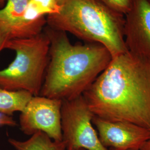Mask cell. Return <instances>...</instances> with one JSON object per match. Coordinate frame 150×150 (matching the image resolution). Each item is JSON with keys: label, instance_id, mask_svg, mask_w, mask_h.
Here are the masks:
<instances>
[{"label": "cell", "instance_id": "14", "mask_svg": "<svg viewBox=\"0 0 150 150\" xmlns=\"http://www.w3.org/2000/svg\"><path fill=\"white\" fill-rule=\"evenodd\" d=\"M10 39L9 33L4 28H0V52L5 49L6 43Z\"/></svg>", "mask_w": 150, "mask_h": 150}, {"label": "cell", "instance_id": "8", "mask_svg": "<svg viewBox=\"0 0 150 150\" xmlns=\"http://www.w3.org/2000/svg\"><path fill=\"white\" fill-rule=\"evenodd\" d=\"M95 126L101 144L108 149L139 150L150 139V131L133 123L112 122L94 116Z\"/></svg>", "mask_w": 150, "mask_h": 150}, {"label": "cell", "instance_id": "6", "mask_svg": "<svg viewBox=\"0 0 150 150\" xmlns=\"http://www.w3.org/2000/svg\"><path fill=\"white\" fill-rule=\"evenodd\" d=\"M62 101L42 96H32L19 118L22 131L26 135L41 131L54 141H62Z\"/></svg>", "mask_w": 150, "mask_h": 150}, {"label": "cell", "instance_id": "4", "mask_svg": "<svg viewBox=\"0 0 150 150\" xmlns=\"http://www.w3.org/2000/svg\"><path fill=\"white\" fill-rule=\"evenodd\" d=\"M50 44L44 30L31 38L9 39L5 49L15 51L16 57L7 67L0 70V87L39 96L49 63Z\"/></svg>", "mask_w": 150, "mask_h": 150}, {"label": "cell", "instance_id": "17", "mask_svg": "<svg viewBox=\"0 0 150 150\" xmlns=\"http://www.w3.org/2000/svg\"><path fill=\"white\" fill-rule=\"evenodd\" d=\"M110 150H116V149H110Z\"/></svg>", "mask_w": 150, "mask_h": 150}, {"label": "cell", "instance_id": "19", "mask_svg": "<svg viewBox=\"0 0 150 150\" xmlns=\"http://www.w3.org/2000/svg\"><path fill=\"white\" fill-rule=\"evenodd\" d=\"M149 1H150V0H149Z\"/></svg>", "mask_w": 150, "mask_h": 150}, {"label": "cell", "instance_id": "16", "mask_svg": "<svg viewBox=\"0 0 150 150\" xmlns=\"http://www.w3.org/2000/svg\"><path fill=\"white\" fill-rule=\"evenodd\" d=\"M7 0H0V8H2L5 5L6 2Z\"/></svg>", "mask_w": 150, "mask_h": 150}, {"label": "cell", "instance_id": "9", "mask_svg": "<svg viewBox=\"0 0 150 150\" xmlns=\"http://www.w3.org/2000/svg\"><path fill=\"white\" fill-rule=\"evenodd\" d=\"M29 0H7L0 9V28L9 33L11 39L21 24Z\"/></svg>", "mask_w": 150, "mask_h": 150}, {"label": "cell", "instance_id": "3", "mask_svg": "<svg viewBox=\"0 0 150 150\" xmlns=\"http://www.w3.org/2000/svg\"><path fill=\"white\" fill-rule=\"evenodd\" d=\"M59 12L46 17V26L69 32L86 42L101 44L112 58L128 52L124 15L99 0H59Z\"/></svg>", "mask_w": 150, "mask_h": 150}, {"label": "cell", "instance_id": "11", "mask_svg": "<svg viewBox=\"0 0 150 150\" xmlns=\"http://www.w3.org/2000/svg\"><path fill=\"white\" fill-rule=\"evenodd\" d=\"M25 91H11L0 87V112L12 116L15 112H22L32 98Z\"/></svg>", "mask_w": 150, "mask_h": 150}, {"label": "cell", "instance_id": "18", "mask_svg": "<svg viewBox=\"0 0 150 150\" xmlns=\"http://www.w3.org/2000/svg\"><path fill=\"white\" fill-rule=\"evenodd\" d=\"M84 150V149H79V150Z\"/></svg>", "mask_w": 150, "mask_h": 150}, {"label": "cell", "instance_id": "1", "mask_svg": "<svg viewBox=\"0 0 150 150\" xmlns=\"http://www.w3.org/2000/svg\"><path fill=\"white\" fill-rule=\"evenodd\" d=\"M82 96L94 116L150 131V63L129 51L112 58Z\"/></svg>", "mask_w": 150, "mask_h": 150}, {"label": "cell", "instance_id": "10", "mask_svg": "<svg viewBox=\"0 0 150 150\" xmlns=\"http://www.w3.org/2000/svg\"><path fill=\"white\" fill-rule=\"evenodd\" d=\"M8 141L16 150H66L62 141L53 140L41 131L32 134L25 141L10 138Z\"/></svg>", "mask_w": 150, "mask_h": 150}, {"label": "cell", "instance_id": "13", "mask_svg": "<svg viewBox=\"0 0 150 150\" xmlns=\"http://www.w3.org/2000/svg\"><path fill=\"white\" fill-rule=\"evenodd\" d=\"M1 126L14 127L17 126V123L11 116L0 112V126Z\"/></svg>", "mask_w": 150, "mask_h": 150}, {"label": "cell", "instance_id": "7", "mask_svg": "<svg viewBox=\"0 0 150 150\" xmlns=\"http://www.w3.org/2000/svg\"><path fill=\"white\" fill-rule=\"evenodd\" d=\"M125 42L128 51L150 63V2L133 0L125 16Z\"/></svg>", "mask_w": 150, "mask_h": 150}, {"label": "cell", "instance_id": "12", "mask_svg": "<svg viewBox=\"0 0 150 150\" xmlns=\"http://www.w3.org/2000/svg\"><path fill=\"white\" fill-rule=\"evenodd\" d=\"M109 8L125 16L130 10L133 0H99Z\"/></svg>", "mask_w": 150, "mask_h": 150}, {"label": "cell", "instance_id": "2", "mask_svg": "<svg viewBox=\"0 0 150 150\" xmlns=\"http://www.w3.org/2000/svg\"><path fill=\"white\" fill-rule=\"evenodd\" d=\"M50 60L40 96L61 101L82 96L112 59L107 48L97 43L70 42L66 32L46 26Z\"/></svg>", "mask_w": 150, "mask_h": 150}, {"label": "cell", "instance_id": "15", "mask_svg": "<svg viewBox=\"0 0 150 150\" xmlns=\"http://www.w3.org/2000/svg\"><path fill=\"white\" fill-rule=\"evenodd\" d=\"M139 150H150V139L147 141Z\"/></svg>", "mask_w": 150, "mask_h": 150}, {"label": "cell", "instance_id": "5", "mask_svg": "<svg viewBox=\"0 0 150 150\" xmlns=\"http://www.w3.org/2000/svg\"><path fill=\"white\" fill-rule=\"evenodd\" d=\"M93 116L82 95L62 101L61 130L66 150H110L99 139L92 123Z\"/></svg>", "mask_w": 150, "mask_h": 150}]
</instances>
